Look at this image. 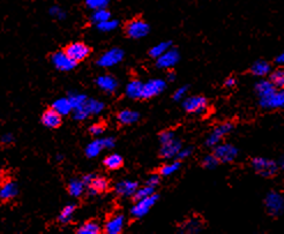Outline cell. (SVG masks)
<instances>
[{
	"label": "cell",
	"instance_id": "1",
	"mask_svg": "<svg viewBox=\"0 0 284 234\" xmlns=\"http://www.w3.org/2000/svg\"><path fill=\"white\" fill-rule=\"evenodd\" d=\"M104 107H106V105H104L103 102H101V100L88 98L82 106L74 108L72 113L74 119L77 120V122H83V120L88 119L89 116L100 114L104 110Z\"/></svg>",
	"mask_w": 284,
	"mask_h": 234
},
{
	"label": "cell",
	"instance_id": "2",
	"mask_svg": "<svg viewBox=\"0 0 284 234\" xmlns=\"http://www.w3.org/2000/svg\"><path fill=\"white\" fill-rule=\"evenodd\" d=\"M251 165L256 173L264 178L274 177V175L277 174V171L279 169L278 164L273 159L260 157V156L252 158Z\"/></svg>",
	"mask_w": 284,
	"mask_h": 234
},
{
	"label": "cell",
	"instance_id": "3",
	"mask_svg": "<svg viewBox=\"0 0 284 234\" xmlns=\"http://www.w3.org/2000/svg\"><path fill=\"white\" fill-rule=\"evenodd\" d=\"M150 31V27L148 23L140 18H135L133 20L128 21L125 27L126 35L132 40H140L146 37Z\"/></svg>",
	"mask_w": 284,
	"mask_h": 234
},
{
	"label": "cell",
	"instance_id": "4",
	"mask_svg": "<svg viewBox=\"0 0 284 234\" xmlns=\"http://www.w3.org/2000/svg\"><path fill=\"white\" fill-rule=\"evenodd\" d=\"M116 146V139L112 136H107V138L96 139L94 141L85 147V156L88 158H95L101 154V151L104 149H112Z\"/></svg>",
	"mask_w": 284,
	"mask_h": 234
},
{
	"label": "cell",
	"instance_id": "5",
	"mask_svg": "<svg viewBox=\"0 0 284 234\" xmlns=\"http://www.w3.org/2000/svg\"><path fill=\"white\" fill-rule=\"evenodd\" d=\"M158 197H159L158 195L155 193L153 195H150V196L135 201V204L132 206L131 209L132 217L135 218V219H140V218L145 217L146 214L150 211V209L156 204Z\"/></svg>",
	"mask_w": 284,
	"mask_h": 234
},
{
	"label": "cell",
	"instance_id": "6",
	"mask_svg": "<svg viewBox=\"0 0 284 234\" xmlns=\"http://www.w3.org/2000/svg\"><path fill=\"white\" fill-rule=\"evenodd\" d=\"M267 212L273 217H279L284 214V196L281 193L270 192L268 193L264 200Z\"/></svg>",
	"mask_w": 284,
	"mask_h": 234
},
{
	"label": "cell",
	"instance_id": "7",
	"mask_svg": "<svg viewBox=\"0 0 284 234\" xmlns=\"http://www.w3.org/2000/svg\"><path fill=\"white\" fill-rule=\"evenodd\" d=\"M124 56H125L124 50H122L120 48H112L104 52L102 56L97 59L96 64L97 66H100V67L102 68L114 67V66L118 65L123 61Z\"/></svg>",
	"mask_w": 284,
	"mask_h": 234
},
{
	"label": "cell",
	"instance_id": "8",
	"mask_svg": "<svg viewBox=\"0 0 284 234\" xmlns=\"http://www.w3.org/2000/svg\"><path fill=\"white\" fill-rule=\"evenodd\" d=\"M64 51L67 53V56L72 60L75 61L76 64H79V62L85 60L90 56L91 49L83 42H74L66 46Z\"/></svg>",
	"mask_w": 284,
	"mask_h": 234
},
{
	"label": "cell",
	"instance_id": "9",
	"mask_svg": "<svg viewBox=\"0 0 284 234\" xmlns=\"http://www.w3.org/2000/svg\"><path fill=\"white\" fill-rule=\"evenodd\" d=\"M233 128H235V124L232 122H224L220 124L219 126L214 128V130L209 133L207 139H206V146L211 148L217 146V144L221 143L222 139H223L225 135L233 131Z\"/></svg>",
	"mask_w": 284,
	"mask_h": 234
},
{
	"label": "cell",
	"instance_id": "10",
	"mask_svg": "<svg viewBox=\"0 0 284 234\" xmlns=\"http://www.w3.org/2000/svg\"><path fill=\"white\" fill-rule=\"evenodd\" d=\"M214 155L220 163H231L238 156V148L231 143H219L214 147Z\"/></svg>",
	"mask_w": 284,
	"mask_h": 234
},
{
	"label": "cell",
	"instance_id": "11",
	"mask_svg": "<svg viewBox=\"0 0 284 234\" xmlns=\"http://www.w3.org/2000/svg\"><path fill=\"white\" fill-rule=\"evenodd\" d=\"M166 82L162 79H153L143 83L142 99H151L165 90Z\"/></svg>",
	"mask_w": 284,
	"mask_h": 234
},
{
	"label": "cell",
	"instance_id": "12",
	"mask_svg": "<svg viewBox=\"0 0 284 234\" xmlns=\"http://www.w3.org/2000/svg\"><path fill=\"white\" fill-rule=\"evenodd\" d=\"M185 111L188 113H194V114H202L207 111L208 102L204 96H193L188 97L182 103Z\"/></svg>",
	"mask_w": 284,
	"mask_h": 234
},
{
	"label": "cell",
	"instance_id": "13",
	"mask_svg": "<svg viewBox=\"0 0 284 234\" xmlns=\"http://www.w3.org/2000/svg\"><path fill=\"white\" fill-rule=\"evenodd\" d=\"M51 62L58 71L71 72L76 67V62L72 60L65 51H57L51 56Z\"/></svg>",
	"mask_w": 284,
	"mask_h": 234
},
{
	"label": "cell",
	"instance_id": "14",
	"mask_svg": "<svg viewBox=\"0 0 284 234\" xmlns=\"http://www.w3.org/2000/svg\"><path fill=\"white\" fill-rule=\"evenodd\" d=\"M180 60V53L177 49L170 48L156 59V66L161 69H171Z\"/></svg>",
	"mask_w": 284,
	"mask_h": 234
},
{
	"label": "cell",
	"instance_id": "15",
	"mask_svg": "<svg viewBox=\"0 0 284 234\" xmlns=\"http://www.w3.org/2000/svg\"><path fill=\"white\" fill-rule=\"evenodd\" d=\"M260 106L264 110H278V108H284V89L277 91L276 90L270 96L266 98L259 99Z\"/></svg>",
	"mask_w": 284,
	"mask_h": 234
},
{
	"label": "cell",
	"instance_id": "16",
	"mask_svg": "<svg viewBox=\"0 0 284 234\" xmlns=\"http://www.w3.org/2000/svg\"><path fill=\"white\" fill-rule=\"evenodd\" d=\"M182 148V143L178 138H174L171 141L161 144L159 149V156L164 159H172L176 158L177 155Z\"/></svg>",
	"mask_w": 284,
	"mask_h": 234
},
{
	"label": "cell",
	"instance_id": "17",
	"mask_svg": "<svg viewBox=\"0 0 284 234\" xmlns=\"http://www.w3.org/2000/svg\"><path fill=\"white\" fill-rule=\"evenodd\" d=\"M125 227V217L123 214H115L109 218L103 226V232L107 234H120Z\"/></svg>",
	"mask_w": 284,
	"mask_h": 234
},
{
	"label": "cell",
	"instance_id": "18",
	"mask_svg": "<svg viewBox=\"0 0 284 234\" xmlns=\"http://www.w3.org/2000/svg\"><path fill=\"white\" fill-rule=\"evenodd\" d=\"M109 189V180L104 177H100V175L94 174L91 181L88 183L87 192L90 196H96V195L106 193Z\"/></svg>",
	"mask_w": 284,
	"mask_h": 234
},
{
	"label": "cell",
	"instance_id": "19",
	"mask_svg": "<svg viewBox=\"0 0 284 234\" xmlns=\"http://www.w3.org/2000/svg\"><path fill=\"white\" fill-rule=\"evenodd\" d=\"M96 84L101 90L107 93H114L118 89V81L115 76L110 75V74H104V75H100L96 79Z\"/></svg>",
	"mask_w": 284,
	"mask_h": 234
},
{
	"label": "cell",
	"instance_id": "20",
	"mask_svg": "<svg viewBox=\"0 0 284 234\" xmlns=\"http://www.w3.org/2000/svg\"><path fill=\"white\" fill-rule=\"evenodd\" d=\"M41 122L46 128H52L53 130V128L60 127V125L63 124V115H60L59 113L51 107L43 112Z\"/></svg>",
	"mask_w": 284,
	"mask_h": 234
},
{
	"label": "cell",
	"instance_id": "21",
	"mask_svg": "<svg viewBox=\"0 0 284 234\" xmlns=\"http://www.w3.org/2000/svg\"><path fill=\"white\" fill-rule=\"evenodd\" d=\"M139 188V185L135 181L122 180L115 185V192L117 195L122 197H133V195Z\"/></svg>",
	"mask_w": 284,
	"mask_h": 234
},
{
	"label": "cell",
	"instance_id": "22",
	"mask_svg": "<svg viewBox=\"0 0 284 234\" xmlns=\"http://www.w3.org/2000/svg\"><path fill=\"white\" fill-rule=\"evenodd\" d=\"M19 194L18 185L11 180H5L0 185V201L10 202Z\"/></svg>",
	"mask_w": 284,
	"mask_h": 234
},
{
	"label": "cell",
	"instance_id": "23",
	"mask_svg": "<svg viewBox=\"0 0 284 234\" xmlns=\"http://www.w3.org/2000/svg\"><path fill=\"white\" fill-rule=\"evenodd\" d=\"M142 91H143V83L139 80H133L126 85L125 93L128 98L138 100L142 99Z\"/></svg>",
	"mask_w": 284,
	"mask_h": 234
},
{
	"label": "cell",
	"instance_id": "24",
	"mask_svg": "<svg viewBox=\"0 0 284 234\" xmlns=\"http://www.w3.org/2000/svg\"><path fill=\"white\" fill-rule=\"evenodd\" d=\"M276 91V87L271 83L270 80H262L259 81L258 83L255 84V92L258 95L259 99L266 98V97L270 96L271 93H274Z\"/></svg>",
	"mask_w": 284,
	"mask_h": 234
},
{
	"label": "cell",
	"instance_id": "25",
	"mask_svg": "<svg viewBox=\"0 0 284 234\" xmlns=\"http://www.w3.org/2000/svg\"><path fill=\"white\" fill-rule=\"evenodd\" d=\"M67 190L71 196L77 198L82 196L85 190H87V187H85L82 179H72L67 185Z\"/></svg>",
	"mask_w": 284,
	"mask_h": 234
},
{
	"label": "cell",
	"instance_id": "26",
	"mask_svg": "<svg viewBox=\"0 0 284 234\" xmlns=\"http://www.w3.org/2000/svg\"><path fill=\"white\" fill-rule=\"evenodd\" d=\"M53 110H56L58 113H59L60 115H68L71 114L72 111H73V107H72V104L69 102L68 97H63V98H58L54 100L52 103V106H51Z\"/></svg>",
	"mask_w": 284,
	"mask_h": 234
},
{
	"label": "cell",
	"instance_id": "27",
	"mask_svg": "<svg viewBox=\"0 0 284 234\" xmlns=\"http://www.w3.org/2000/svg\"><path fill=\"white\" fill-rule=\"evenodd\" d=\"M140 119L139 112L133 111V110H122L118 114H117V120H118L119 124L122 125H132L135 124Z\"/></svg>",
	"mask_w": 284,
	"mask_h": 234
},
{
	"label": "cell",
	"instance_id": "28",
	"mask_svg": "<svg viewBox=\"0 0 284 234\" xmlns=\"http://www.w3.org/2000/svg\"><path fill=\"white\" fill-rule=\"evenodd\" d=\"M251 73L254 76H258V77L267 76L268 74L271 73V65L268 61L259 60L252 65Z\"/></svg>",
	"mask_w": 284,
	"mask_h": 234
},
{
	"label": "cell",
	"instance_id": "29",
	"mask_svg": "<svg viewBox=\"0 0 284 234\" xmlns=\"http://www.w3.org/2000/svg\"><path fill=\"white\" fill-rule=\"evenodd\" d=\"M103 165L110 171L119 170L120 167L124 165V158L118 154L108 155L107 157L103 159Z\"/></svg>",
	"mask_w": 284,
	"mask_h": 234
},
{
	"label": "cell",
	"instance_id": "30",
	"mask_svg": "<svg viewBox=\"0 0 284 234\" xmlns=\"http://www.w3.org/2000/svg\"><path fill=\"white\" fill-rule=\"evenodd\" d=\"M204 223L200 218H191L187 221H185L181 226V232L185 233H198L202 229Z\"/></svg>",
	"mask_w": 284,
	"mask_h": 234
},
{
	"label": "cell",
	"instance_id": "31",
	"mask_svg": "<svg viewBox=\"0 0 284 234\" xmlns=\"http://www.w3.org/2000/svg\"><path fill=\"white\" fill-rule=\"evenodd\" d=\"M101 232H102L101 225L94 220L85 221L84 224L81 225L80 227L76 229L77 234H99Z\"/></svg>",
	"mask_w": 284,
	"mask_h": 234
},
{
	"label": "cell",
	"instance_id": "32",
	"mask_svg": "<svg viewBox=\"0 0 284 234\" xmlns=\"http://www.w3.org/2000/svg\"><path fill=\"white\" fill-rule=\"evenodd\" d=\"M180 166H181V163L180 161H178V159L173 163L164 164V165L159 167L158 174L161 175V177H170V175L178 172L179 169H180Z\"/></svg>",
	"mask_w": 284,
	"mask_h": 234
},
{
	"label": "cell",
	"instance_id": "33",
	"mask_svg": "<svg viewBox=\"0 0 284 234\" xmlns=\"http://www.w3.org/2000/svg\"><path fill=\"white\" fill-rule=\"evenodd\" d=\"M76 205L75 204H68L61 210V212L58 216V221L61 224H68L69 221L73 219L74 213H75Z\"/></svg>",
	"mask_w": 284,
	"mask_h": 234
},
{
	"label": "cell",
	"instance_id": "34",
	"mask_svg": "<svg viewBox=\"0 0 284 234\" xmlns=\"http://www.w3.org/2000/svg\"><path fill=\"white\" fill-rule=\"evenodd\" d=\"M171 48V42H161L158 44L154 45L153 48L149 50V56L154 59H157L159 56H162L163 53L168 51Z\"/></svg>",
	"mask_w": 284,
	"mask_h": 234
},
{
	"label": "cell",
	"instance_id": "35",
	"mask_svg": "<svg viewBox=\"0 0 284 234\" xmlns=\"http://www.w3.org/2000/svg\"><path fill=\"white\" fill-rule=\"evenodd\" d=\"M68 99H69V102H71L72 107L74 110V108L82 106V105L85 103V100L88 99V96L84 95V93H81V92L72 91V92H69Z\"/></svg>",
	"mask_w": 284,
	"mask_h": 234
},
{
	"label": "cell",
	"instance_id": "36",
	"mask_svg": "<svg viewBox=\"0 0 284 234\" xmlns=\"http://www.w3.org/2000/svg\"><path fill=\"white\" fill-rule=\"evenodd\" d=\"M109 19H111V13L109 12L106 7H102V9H97L94 10L91 15V21L97 25V23L107 21Z\"/></svg>",
	"mask_w": 284,
	"mask_h": 234
},
{
	"label": "cell",
	"instance_id": "37",
	"mask_svg": "<svg viewBox=\"0 0 284 234\" xmlns=\"http://www.w3.org/2000/svg\"><path fill=\"white\" fill-rule=\"evenodd\" d=\"M269 80L275 85L276 89H284V68H279L271 72Z\"/></svg>",
	"mask_w": 284,
	"mask_h": 234
},
{
	"label": "cell",
	"instance_id": "38",
	"mask_svg": "<svg viewBox=\"0 0 284 234\" xmlns=\"http://www.w3.org/2000/svg\"><path fill=\"white\" fill-rule=\"evenodd\" d=\"M119 26V21L115 20V19H109L107 21L100 22L96 25V28L102 33H109V31L115 30L117 27Z\"/></svg>",
	"mask_w": 284,
	"mask_h": 234
},
{
	"label": "cell",
	"instance_id": "39",
	"mask_svg": "<svg viewBox=\"0 0 284 234\" xmlns=\"http://www.w3.org/2000/svg\"><path fill=\"white\" fill-rule=\"evenodd\" d=\"M155 187H151V186H143V187H139L137 189V192L133 195V198L134 201H138V200H141V198H145L150 196V195L155 194Z\"/></svg>",
	"mask_w": 284,
	"mask_h": 234
},
{
	"label": "cell",
	"instance_id": "40",
	"mask_svg": "<svg viewBox=\"0 0 284 234\" xmlns=\"http://www.w3.org/2000/svg\"><path fill=\"white\" fill-rule=\"evenodd\" d=\"M202 166L205 167V169L207 170H213V169H216L217 165L220 164V161L216 158L215 155H207L205 156L204 159H202Z\"/></svg>",
	"mask_w": 284,
	"mask_h": 234
},
{
	"label": "cell",
	"instance_id": "41",
	"mask_svg": "<svg viewBox=\"0 0 284 234\" xmlns=\"http://www.w3.org/2000/svg\"><path fill=\"white\" fill-rule=\"evenodd\" d=\"M49 13H50V15H51V17L56 18L57 20H65V19H66V12L57 5L50 7Z\"/></svg>",
	"mask_w": 284,
	"mask_h": 234
},
{
	"label": "cell",
	"instance_id": "42",
	"mask_svg": "<svg viewBox=\"0 0 284 234\" xmlns=\"http://www.w3.org/2000/svg\"><path fill=\"white\" fill-rule=\"evenodd\" d=\"M85 5L91 10L102 9V7H107L109 4V0H84Z\"/></svg>",
	"mask_w": 284,
	"mask_h": 234
},
{
	"label": "cell",
	"instance_id": "43",
	"mask_svg": "<svg viewBox=\"0 0 284 234\" xmlns=\"http://www.w3.org/2000/svg\"><path fill=\"white\" fill-rule=\"evenodd\" d=\"M174 138H177V136H176V133H174L173 131L166 130V131H163L159 133V142H161V144L169 142L171 141V140H173Z\"/></svg>",
	"mask_w": 284,
	"mask_h": 234
},
{
	"label": "cell",
	"instance_id": "44",
	"mask_svg": "<svg viewBox=\"0 0 284 234\" xmlns=\"http://www.w3.org/2000/svg\"><path fill=\"white\" fill-rule=\"evenodd\" d=\"M188 91V87L187 85H184V87H180L179 89H177L176 92L173 93V99L176 102H180L184 98H186V95H187Z\"/></svg>",
	"mask_w": 284,
	"mask_h": 234
},
{
	"label": "cell",
	"instance_id": "45",
	"mask_svg": "<svg viewBox=\"0 0 284 234\" xmlns=\"http://www.w3.org/2000/svg\"><path fill=\"white\" fill-rule=\"evenodd\" d=\"M104 131H106V127H104L103 124L101 123H96V124H92L90 128H89V132H90L91 135L94 136H99V135H102Z\"/></svg>",
	"mask_w": 284,
	"mask_h": 234
},
{
	"label": "cell",
	"instance_id": "46",
	"mask_svg": "<svg viewBox=\"0 0 284 234\" xmlns=\"http://www.w3.org/2000/svg\"><path fill=\"white\" fill-rule=\"evenodd\" d=\"M192 151H193V149H192V148H191V147L181 148L180 151H179L178 155H177L176 159H178V161H182V159L190 157V156L192 155Z\"/></svg>",
	"mask_w": 284,
	"mask_h": 234
},
{
	"label": "cell",
	"instance_id": "47",
	"mask_svg": "<svg viewBox=\"0 0 284 234\" xmlns=\"http://www.w3.org/2000/svg\"><path fill=\"white\" fill-rule=\"evenodd\" d=\"M159 182H161V175H159V174H151L150 177L147 179L146 185L155 187V188H156V187L159 185Z\"/></svg>",
	"mask_w": 284,
	"mask_h": 234
},
{
	"label": "cell",
	"instance_id": "48",
	"mask_svg": "<svg viewBox=\"0 0 284 234\" xmlns=\"http://www.w3.org/2000/svg\"><path fill=\"white\" fill-rule=\"evenodd\" d=\"M14 141V136L11 134V133H7V134H3L0 136V143L4 144V146H9L12 142Z\"/></svg>",
	"mask_w": 284,
	"mask_h": 234
},
{
	"label": "cell",
	"instance_id": "49",
	"mask_svg": "<svg viewBox=\"0 0 284 234\" xmlns=\"http://www.w3.org/2000/svg\"><path fill=\"white\" fill-rule=\"evenodd\" d=\"M224 85L227 88H233L236 85V79L235 77H228V79L224 82Z\"/></svg>",
	"mask_w": 284,
	"mask_h": 234
},
{
	"label": "cell",
	"instance_id": "50",
	"mask_svg": "<svg viewBox=\"0 0 284 234\" xmlns=\"http://www.w3.org/2000/svg\"><path fill=\"white\" fill-rule=\"evenodd\" d=\"M166 80L170 81V82H172L176 80V73L172 72V71H170L168 74H166Z\"/></svg>",
	"mask_w": 284,
	"mask_h": 234
},
{
	"label": "cell",
	"instance_id": "51",
	"mask_svg": "<svg viewBox=\"0 0 284 234\" xmlns=\"http://www.w3.org/2000/svg\"><path fill=\"white\" fill-rule=\"evenodd\" d=\"M276 64L284 65V52H282L277 58H276Z\"/></svg>",
	"mask_w": 284,
	"mask_h": 234
},
{
	"label": "cell",
	"instance_id": "52",
	"mask_svg": "<svg viewBox=\"0 0 284 234\" xmlns=\"http://www.w3.org/2000/svg\"><path fill=\"white\" fill-rule=\"evenodd\" d=\"M6 180V175H5V172H4L3 170H0V185Z\"/></svg>",
	"mask_w": 284,
	"mask_h": 234
},
{
	"label": "cell",
	"instance_id": "53",
	"mask_svg": "<svg viewBox=\"0 0 284 234\" xmlns=\"http://www.w3.org/2000/svg\"><path fill=\"white\" fill-rule=\"evenodd\" d=\"M278 167L279 169H282V170H284V155L282 156L281 158H279V161H278Z\"/></svg>",
	"mask_w": 284,
	"mask_h": 234
}]
</instances>
